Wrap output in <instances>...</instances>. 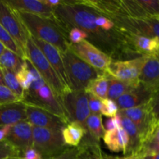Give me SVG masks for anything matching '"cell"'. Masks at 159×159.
Masks as SVG:
<instances>
[{
	"instance_id": "1",
	"label": "cell",
	"mask_w": 159,
	"mask_h": 159,
	"mask_svg": "<svg viewBox=\"0 0 159 159\" xmlns=\"http://www.w3.org/2000/svg\"><path fill=\"white\" fill-rule=\"evenodd\" d=\"M54 19L68 37L71 28L85 31L89 42L108 54L112 60H130L136 58L127 44L124 32L118 28L106 31L95 23L97 12L89 6L81 4L79 0H64L63 4L54 10Z\"/></svg>"
},
{
	"instance_id": "2",
	"label": "cell",
	"mask_w": 159,
	"mask_h": 159,
	"mask_svg": "<svg viewBox=\"0 0 159 159\" xmlns=\"http://www.w3.org/2000/svg\"><path fill=\"white\" fill-rule=\"evenodd\" d=\"M16 12L30 37L53 45L61 53L65 52L69 49L71 43L67 34L61 28L54 17L48 19L34 14Z\"/></svg>"
},
{
	"instance_id": "3",
	"label": "cell",
	"mask_w": 159,
	"mask_h": 159,
	"mask_svg": "<svg viewBox=\"0 0 159 159\" xmlns=\"http://www.w3.org/2000/svg\"><path fill=\"white\" fill-rule=\"evenodd\" d=\"M22 102L26 105L43 109L61 117L68 124L69 123L61 101L54 95L40 75L34 79L29 89L24 91Z\"/></svg>"
},
{
	"instance_id": "4",
	"label": "cell",
	"mask_w": 159,
	"mask_h": 159,
	"mask_svg": "<svg viewBox=\"0 0 159 159\" xmlns=\"http://www.w3.org/2000/svg\"><path fill=\"white\" fill-rule=\"evenodd\" d=\"M26 59L32 64L42 79L51 89L54 95L60 100L64 95L71 91L62 83L53 67L48 62L40 50L36 46L30 35L28 36L26 41Z\"/></svg>"
},
{
	"instance_id": "5",
	"label": "cell",
	"mask_w": 159,
	"mask_h": 159,
	"mask_svg": "<svg viewBox=\"0 0 159 159\" xmlns=\"http://www.w3.org/2000/svg\"><path fill=\"white\" fill-rule=\"evenodd\" d=\"M61 54L71 90H85L92 81L103 72L85 63L71 50Z\"/></svg>"
},
{
	"instance_id": "6",
	"label": "cell",
	"mask_w": 159,
	"mask_h": 159,
	"mask_svg": "<svg viewBox=\"0 0 159 159\" xmlns=\"http://www.w3.org/2000/svg\"><path fill=\"white\" fill-rule=\"evenodd\" d=\"M64 141L62 131L33 126V148L42 159H48L63 153L69 148Z\"/></svg>"
},
{
	"instance_id": "7",
	"label": "cell",
	"mask_w": 159,
	"mask_h": 159,
	"mask_svg": "<svg viewBox=\"0 0 159 159\" xmlns=\"http://www.w3.org/2000/svg\"><path fill=\"white\" fill-rule=\"evenodd\" d=\"M61 103L69 123H76L86 131V120L90 113L88 94L85 90H71L64 95Z\"/></svg>"
},
{
	"instance_id": "8",
	"label": "cell",
	"mask_w": 159,
	"mask_h": 159,
	"mask_svg": "<svg viewBox=\"0 0 159 159\" xmlns=\"http://www.w3.org/2000/svg\"><path fill=\"white\" fill-rule=\"evenodd\" d=\"M118 113L129 118L134 123L139 132L143 145L159 125L149 102L140 107L119 110Z\"/></svg>"
},
{
	"instance_id": "9",
	"label": "cell",
	"mask_w": 159,
	"mask_h": 159,
	"mask_svg": "<svg viewBox=\"0 0 159 159\" xmlns=\"http://www.w3.org/2000/svg\"><path fill=\"white\" fill-rule=\"evenodd\" d=\"M120 30L137 35L157 37L159 39V18H133L123 16L110 17Z\"/></svg>"
},
{
	"instance_id": "10",
	"label": "cell",
	"mask_w": 159,
	"mask_h": 159,
	"mask_svg": "<svg viewBox=\"0 0 159 159\" xmlns=\"http://www.w3.org/2000/svg\"><path fill=\"white\" fill-rule=\"evenodd\" d=\"M0 25L10 34L26 57V46L29 34L17 12L5 0H0Z\"/></svg>"
},
{
	"instance_id": "11",
	"label": "cell",
	"mask_w": 159,
	"mask_h": 159,
	"mask_svg": "<svg viewBox=\"0 0 159 159\" xmlns=\"http://www.w3.org/2000/svg\"><path fill=\"white\" fill-rule=\"evenodd\" d=\"M147 56H141L130 60H112L106 72L118 80L138 82Z\"/></svg>"
},
{
	"instance_id": "12",
	"label": "cell",
	"mask_w": 159,
	"mask_h": 159,
	"mask_svg": "<svg viewBox=\"0 0 159 159\" xmlns=\"http://www.w3.org/2000/svg\"><path fill=\"white\" fill-rule=\"evenodd\" d=\"M69 50L85 63L101 71H106L109 64L112 61L108 54L86 40L79 43H71Z\"/></svg>"
},
{
	"instance_id": "13",
	"label": "cell",
	"mask_w": 159,
	"mask_h": 159,
	"mask_svg": "<svg viewBox=\"0 0 159 159\" xmlns=\"http://www.w3.org/2000/svg\"><path fill=\"white\" fill-rule=\"evenodd\" d=\"M26 121L34 127L62 131L68 124L60 116L37 107L26 105Z\"/></svg>"
},
{
	"instance_id": "14",
	"label": "cell",
	"mask_w": 159,
	"mask_h": 159,
	"mask_svg": "<svg viewBox=\"0 0 159 159\" xmlns=\"http://www.w3.org/2000/svg\"><path fill=\"white\" fill-rule=\"evenodd\" d=\"M5 141L15 148L22 157L26 151L33 148V126L26 120L13 124Z\"/></svg>"
},
{
	"instance_id": "15",
	"label": "cell",
	"mask_w": 159,
	"mask_h": 159,
	"mask_svg": "<svg viewBox=\"0 0 159 159\" xmlns=\"http://www.w3.org/2000/svg\"><path fill=\"white\" fill-rule=\"evenodd\" d=\"M129 48L136 57L151 56L159 53V39L124 32Z\"/></svg>"
},
{
	"instance_id": "16",
	"label": "cell",
	"mask_w": 159,
	"mask_h": 159,
	"mask_svg": "<svg viewBox=\"0 0 159 159\" xmlns=\"http://www.w3.org/2000/svg\"><path fill=\"white\" fill-rule=\"evenodd\" d=\"M34 43H35L36 46L40 50L47 60L48 61L54 71L59 76L60 79L61 80L62 83L65 85V87L71 89L69 86V83H68V79L67 77L66 72H65V66H64L63 60H62L61 54L59 51L58 49L54 47L53 45L50 44V43H47V42L43 41L41 40H38V39L34 38V37H30Z\"/></svg>"
},
{
	"instance_id": "17",
	"label": "cell",
	"mask_w": 159,
	"mask_h": 159,
	"mask_svg": "<svg viewBox=\"0 0 159 159\" xmlns=\"http://www.w3.org/2000/svg\"><path fill=\"white\" fill-rule=\"evenodd\" d=\"M153 93L140 82L138 86L120 96L115 101L119 110H127L148 103Z\"/></svg>"
},
{
	"instance_id": "18",
	"label": "cell",
	"mask_w": 159,
	"mask_h": 159,
	"mask_svg": "<svg viewBox=\"0 0 159 159\" xmlns=\"http://www.w3.org/2000/svg\"><path fill=\"white\" fill-rule=\"evenodd\" d=\"M5 2L16 12L34 14L48 19L54 17V9L44 4L43 0H5Z\"/></svg>"
},
{
	"instance_id": "19",
	"label": "cell",
	"mask_w": 159,
	"mask_h": 159,
	"mask_svg": "<svg viewBox=\"0 0 159 159\" xmlns=\"http://www.w3.org/2000/svg\"><path fill=\"white\" fill-rule=\"evenodd\" d=\"M139 81L146 88L155 93L159 89V53L147 56Z\"/></svg>"
},
{
	"instance_id": "20",
	"label": "cell",
	"mask_w": 159,
	"mask_h": 159,
	"mask_svg": "<svg viewBox=\"0 0 159 159\" xmlns=\"http://www.w3.org/2000/svg\"><path fill=\"white\" fill-rule=\"evenodd\" d=\"M23 120H26V105L23 102L0 105V127Z\"/></svg>"
},
{
	"instance_id": "21",
	"label": "cell",
	"mask_w": 159,
	"mask_h": 159,
	"mask_svg": "<svg viewBox=\"0 0 159 159\" xmlns=\"http://www.w3.org/2000/svg\"><path fill=\"white\" fill-rule=\"evenodd\" d=\"M102 140L107 148L111 152H122L124 155L127 153L129 145V138L122 127L106 130Z\"/></svg>"
},
{
	"instance_id": "22",
	"label": "cell",
	"mask_w": 159,
	"mask_h": 159,
	"mask_svg": "<svg viewBox=\"0 0 159 159\" xmlns=\"http://www.w3.org/2000/svg\"><path fill=\"white\" fill-rule=\"evenodd\" d=\"M120 115L121 116L122 128L125 130L129 138L128 148H127V153L124 156L134 155V154H139L143 147V142L141 141L138 129L129 118L121 114Z\"/></svg>"
},
{
	"instance_id": "23",
	"label": "cell",
	"mask_w": 159,
	"mask_h": 159,
	"mask_svg": "<svg viewBox=\"0 0 159 159\" xmlns=\"http://www.w3.org/2000/svg\"><path fill=\"white\" fill-rule=\"evenodd\" d=\"M79 146L82 148V152L77 159H104V152L101 149L99 142L95 141L89 135H85Z\"/></svg>"
},
{
	"instance_id": "24",
	"label": "cell",
	"mask_w": 159,
	"mask_h": 159,
	"mask_svg": "<svg viewBox=\"0 0 159 159\" xmlns=\"http://www.w3.org/2000/svg\"><path fill=\"white\" fill-rule=\"evenodd\" d=\"M86 131L82 126L76 123H68L62 130V137L65 144L70 148L79 146Z\"/></svg>"
},
{
	"instance_id": "25",
	"label": "cell",
	"mask_w": 159,
	"mask_h": 159,
	"mask_svg": "<svg viewBox=\"0 0 159 159\" xmlns=\"http://www.w3.org/2000/svg\"><path fill=\"white\" fill-rule=\"evenodd\" d=\"M138 82H130L125 81L118 80L115 78L110 75L109 80V89L107 93V98L112 100H116L120 96H123L125 93L134 89L135 87L139 85Z\"/></svg>"
},
{
	"instance_id": "26",
	"label": "cell",
	"mask_w": 159,
	"mask_h": 159,
	"mask_svg": "<svg viewBox=\"0 0 159 159\" xmlns=\"http://www.w3.org/2000/svg\"><path fill=\"white\" fill-rule=\"evenodd\" d=\"M109 80L110 75L106 71H103L89 84L85 91L100 99H107L109 89Z\"/></svg>"
},
{
	"instance_id": "27",
	"label": "cell",
	"mask_w": 159,
	"mask_h": 159,
	"mask_svg": "<svg viewBox=\"0 0 159 159\" xmlns=\"http://www.w3.org/2000/svg\"><path fill=\"white\" fill-rule=\"evenodd\" d=\"M15 75L20 86L24 91L29 89L34 79L37 76L40 75L37 70L32 65V64L27 59H25L21 68Z\"/></svg>"
},
{
	"instance_id": "28",
	"label": "cell",
	"mask_w": 159,
	"mask_h": 159,
	"mask_svg": "<svg viewBox=\"0 0 159 159\" xmlns=\"http://www.w3.org/2000/svg\"><path fill=\"white\" fill-rule=\"evenodd\" d=\"M86 130L88 134L95 141L99 142L101 138H102L106 132L105 127L102 124V115L90 114L86 120Z\"/></svg>"
},
{
	"instance_id": "29",
	"label": "cell",
	"mask_w": 159,
	"mask_h": 159,
	"mask_svg": "<svg viewBox=\"0 0 159 159\" xmlns=\"http://www.w3.org/2000/svg\"><path fill=\"white\" fill-rule=\"evenodd\" d=\"M24 60V58L6 48L0 56V67L16 74L21 68Z\"/></svg>"
},
{
	"instance_id": "30",
	"label": "cell",
	"mask_w": 159,
	"mask_h": 159,
	"mask_svg": "<svg viewBox=\"0 0 159 159\" xmlns=\"http://www.w3.org/2000/svg\"><path fill=\"white\" fill-rule=\"evenodd\" d=\"M2 70L4 85L9 90H11L16 96L20 98L22 101L23 94H24V90L20 86V83H19L16 78V75L12 71H8L5 68H2Z\"/></svg>"
},
{
	"instance_id": "31",
	"label": "cell",
	"mask_w": 159,
	"mask_h": 159,
	"mask_svg": "<svg viewBox=\"0 0 159 159\" xmlns=\"http://www.w3.org/2000/svg\"><path fill=\"white\" fill-rule=\"evenodd\" d=\"M0 43L9 51H12L13 53L16 54L17 55L20 56L23 58L26 59V55L22 51L20 47L18 46L15 40H13L10 34L0 25Z\"/></svg>"
},
{
	"instance_id": "32",
	"label": "cell",
	"mask_w": 159,
	"mask_h": 159,
	"mask_svg": "<svg viewBox=\"0 0 159 159\" xmlns=\"http://www.w3.org/2000/svg\"><path fill=\"white\" fill-rule=\"evenodd\" d=\"M118 112H119V108H118L116 101L112 100V99H108V98L101 100V115H104L105 116L111 118L116 116Z\"/></svg>"
},
{
	"instance_id": "33",
	"label": "cell",
	"mask_w": 159,
	"mask_h": 159,
	"mask_svg": "<svg viewBox=\"0 0 159 159\" xmlns=\"http://www.w3.org/2000/svg\"><path fill=\"white\" fill-rule=\"evenodd\" d=\"M138 3L151 17H159V0H138Z\"/></svg>"
},
{
	"instance_id": "34",
	"label": "cell",
	"mask_w": 159,
	"mask_h": 159,
	"mask_svg": "<svg viewBox=\"0 0 159 159\" xmlns=\"http://www.w3.org/2000/svg\"><path fill=\"white\" fill-rule=\"evenodd\" d=\"M22 102L21 99L16 96L6 85H0V105Z\"/></svg>"
},
{
	"instance_id": "35",
	"label": "cell",
	"mask_w": 159,
	"mask_h": 159,
	"mask_svg": "<svg viewBox=\"0 0 159 159\" xmlns=\"http://www.w3.org/2000/svg\"><path fill=\"white\" fill-rule=\"evenodd\" d=\"M21 157L20 152L6 141H0V159Z\"/></svg>"
},
{
	"instance_id": "36",
	"label": "cell",
	"mask_w": 159,
	"mask_h": 159,
	"mask_svg": "<svg viewBox=\"0 0 159 159\" xmlns=\"http://www.w3.org/2000/svg\"><path fill=\"white\" fill-rule=\"evenodd\" d=\"M68 39L70 43H79L88 39V35L85 31L79 28L73 27L68 31Z\"/></svg>"
},
{
	"instance_id": "37",
	"label": "cell",
	"mask_w": 159,
	"mask_h": 159,
	"mask_svg": "<svg viewBox=\"0 0 159 159\" xmlns=\"http://www.w3.org/2000/svg\"><path fill=\"white\" fill-rule=\"evenodd\" d=\"M81 152H82V148L80 146L76 148H69L63 153L48 159H77Z\"/></svg>"
},
{
	"instance_id": "38",
	"label": "cell",
	"mask_w": 159,
	"mask_h": 159,
	"mask_svg": "<svg viewBox=\"0 0 159 159\" xmlns=\"http://www.w3.org/2000/svg\"><path fill=\"white\" fill-rule=\"evenodd\" d=\"M88 94V102L89 108L91 114H99L100 113V107H101V100L96 96L87 93Z\"/></svg>"
},
{
	"instance_id": "39",
	"label": "cell",
	"mask_w": 159,
	"mask_h": 159,
	"mask_svg": "<svg viewBox=\"0 0 159 159\" xmlns=\"http://www.w3.org/2000/svg\"><path fill=\"white\" fill-rule=\"evenodd\" d=\"M149 103H150L152 112H153L157 121L159 123V89L153 93Z\"/></svg>"
},
{
	"instance_id": "40",
	"label": "cell",
	"mask_w": 159,
	"mask_h": 159,
	"mask_svg": "<svg viewBox=\"0 0 159 159\" xmlns=\"http://www.w3.org/2000/svg\"><path fill=\"white\" fill-rule=\"evenodd\" d=\"M157 153H159V144L144 145L139 154H141L144 157L146 155H153V154Z\"/></svg>"
},
{
	"instance_id": "41",
	"label": "cell",
	"mask_w": 159,
	"mask_h": 159,
	"mask_svg": "<svg viewBox=\"0 0 159 159\" xmlns=\"http://www.w3.org/2000/svg\"><path fill=\"white\" fill-rule=\"evenodd\" d=\"M22 158H23V159H42L40 154L33 148L26 151L23 153V155H22Z\"/></svg>"
},
{
	"instance_id": "42",
	"label": "cell",
	"mask_w": 159,
	"mask_h": 159,
	"mask_svg": "<svg viewBox=\"0 0 159 159\" xmlns=\"http://www.w3.org/2000/svg\"><path fill=\"white\" fill-rule=\"evenodd\" d=\"M159 144V125L156 127L155 131L153 132L149 139L144 143V145H149V144ZM143 145V146H144Z\"/></svg>"
},
{
	"instance_id": "43",
	"label": "cell",
	"mask_w": 159,
	"mask_h": 159,
	"mask_svg": "<svg viewBox=\"0 0 159 159\" xmlns=\"http://www.w3.org/2000/svg\"><path fill=\"white\" fill-rule=\"evenodd\" d=\"M43 2L44 4H46L48 6H49L50 8L54 9L55 8H57V6L63 4L64 0H43Z\"/></svg>"
},
{
	"instance_id": "44",
	"label": "cell",
	"mask_w": 159,
	"mask_h": 159,
	"mask_svg": "<svg viewBox=\"0 0 159 159\" xmlns=\"http://www.w3.org/2000/svg\"><path fill=\"white\" fill-rule=\"evenodd\" d=\"M11 127H12V125H6L0 127V141L6 140V137L9 134Z\"/></svg>"
},
{
	"instance_id": "45",
	"label": "cell",
	"mask_w": 159,
	"mask_h": 159,
	"mask_svg": "<svg viewBox=\"0 0 159 159\" xmlns=\"http://www.w3.org/2000/svg\"><path fill=\"white\" fill-rule=\"evenodd\" d=\"M110 159H144V157L141 154H134V155H127L124 157H116V156H110L109 155Z\"/></svg>"
},
{
	"instance_id": "46",
	"label": "cell",
	"mask_w": 159,
	"mask_h": 159,
	"mask_svg": "<svg viewBox=\"0 0 159 159\" xmlns=\"http://www.w3.org/2000/svg\"><path fill=\"white\" fill-rule=\"evenodd\" d=\"M106 128H107V130H113V129H116L113 117L109 118V119L106 121Z\"/></svg>"
},
{
	"instance_id": "47",
	"label": "cell",
	"mask_w": 159,
	"mask_h": 159,
	"mask_svg": "<svg viewBox=\"0 0 159 159\" xmlns=\"http://www.w3.org/2000/svg\"><path fill=\"white\" fill-rule=\"evenodd\" d=\"M144 159H159V153L146 155V156H144Z\"/></svg>"
},
{
	"instance_id": "48",
	"label": "cell",
	"mask_w": 159,
	"mask_h": 159,
	"mask_svg": "<svg viewBox=\"0 0 159 159\" xmlns=\"http://www.w3.org/2000/svg\"><path fill=\"white\" fill-rule=\"evenodd\" d=\"M0 85H4V80H3V74H2V68L0 67Z\"/></svg>"
},
{
	"instance_id": "49",
	"label": "cell",
	"mask_w": 159,
	"mask_h": 159,
	"mask_svg": "<svg viewBox=\"0 0 159 159\" xmlns=\"http://www.w3.org/2000/svg\"><path fill=\"white\" fill-rule=\"evenodd\" d=\"M5 49H6V48H5V47L3 46L1 43H0V56H1V54H2L3 51H5Z\"/></svg>"
},
{
	"instance_id": "50",
	"label": "cell",
	"mask_w": 159,
	"mask_h": 159,
	"mask_svg": "<svg viewBox=\"0 0 159 159\" xmlns=\"http://www.w3.org/2000/svg\"><path fill=\"white\" fill-rule=\"evenodd\" d=\"M103 158L104 159H110V158H109V155H107V154L106 153H103Z\"/></svg>"
},
{
	"instance_id": "51",
	"label": "cell",
	"mask_w": 159,
	"mask_h": 159,
	"mask_svg": "<svg viewBox=\"0 0 159 159\" xmlns=\"http://www.w3.org/2000/svg\"><path fill=\"white\" fill-rule=\"evenodd\" d=\"M7 159H23L22 157H12V158H9Z\"/></svg>"
},
{
	"instance_id": "52",
	"label": "cell",
	"mask_w": 159,
	"mask_h": 159,
	"mask_svg": "<svg viewBox=\"0 0 159 159\" xmlns=\"http://www.w3.org/2000/svg\"><path fill=\"white\" fill-rule=\"evenodd\" d=\"M158 18H159V17H158Z\"/></svg>"
}]
</instances>
